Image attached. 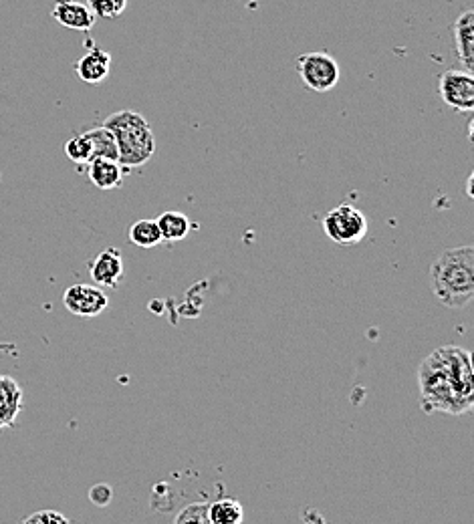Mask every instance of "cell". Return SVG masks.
Wrapping results in <instances>:
<instances>
[{
  "label": "cell",
  "instance_id": "5b68a950",
  "mask_svg": "<svg viewBox=\"0 0 474 524\" xmlns=\"http://www.w3.org/2000/svg\"><path fill=\"white\" fill-rule=\"evenodd\" d=\"M297 71L303 85L315 93H327L337 87L341 79L339 63L325 51L303 53L297 59Z\"/></svg>",
  "mask_w": 474,
  "mask_h": 524
},
{
  "label": "cell",
  "instance_id": "4fadbf2b",
  "mask_svg": "<svg viewBox=\"0 0 474 524\" xmlns=\"http://www.w3.org/2000/svg\"><path fill=\"white\" fill-rule=\"evenodd\" d=\"M124 168L115 160L95 158L87 164V176L91 184L99 190H115L124 184Z\"/></svg>",
  "mask_w": 474,
  "mask_h": 524
},
{
  "label": "cell",
  "instance_id": "ffe728a7",
  "mask_svg": "<svg viewBox=\"0 0 474 524\" xmlns=\"http://www.w3.org/2000/svg\"><path fill=\"white\" fill-rule=\"evenodd\" d=\"M174 524H210L208 518V504L194 502L182 508L174 520Z\"/></svg>",
  "mask_w": 474,
  "mask_h": 524
},
{
  "label": "cell",
  "instance_id": "8992f818",
  "mask_svg": "<svg viewBox=\"0 0 474 524\" xmlns=\"http://www.w3.org/2000/svg\"><path fill=\"white\" fill-rule=\"evenodd\" d=\"M440 99L454 111L474 109V77L464 69H448L438 79Z\"/></svg>",
  "mask_w": 474,
  "mask_h": 524
},
{
  "label": "cell",
  "instance_id": "cb8c5ba5",
  "mask_svg": "<svg viewBox=\"0 0 474 524\" xmlns=\"http://www.w3.org/2000/svg\"><path fill=\"white\" fill-rule=\"evenodd\" d=\"M0 430H3V428H0Z\"/></svg>",
  "mask_w": 474,
  "mask_h": 524
},
{
  "label": "cell",
  "instance_id": "7a4b0ae2",
  "mask_svg": "<svg viewBox=\"0 0 474 524\" xmlns=\"http://www.w3.org/2000/svg\"><path fill=\"white\" fill-rule=\"evenodd\" d=\"M432 291L440 305L464 309L474 297V246L444 250L430 267Z\"/></svg>",
  "mask_w": 474,
  "mask_h": 524
},
{
  "label": "cell",
  "instance_id": "e0dca14e",
  "mask_svg": "<svg viewBox=\"0 0 474 524\" xmlns=\"http://www.w3.org/2000/svg\"><path fill=\"white\" fill-rule=\"evenodd\" d=\"M91 144H93V160L95 158H103V160H115L120 158V152H117V144L115 138L111 136V131L105 129L103 125L93 127L87 131Z\"/></svg>",
  "mask_w": 474,
  "mask_h": 524
},
{
  "label": "cell",
  "instance_id": "277c9868",
  "mask_svg": "<svg viewBox=\"0 0 474 524\" xmlns=\"http://www.w3.org/2000/svg\"><path fill=\"white\" fill-rule=\"evenodd\" d=\"M323 230L335 244L353 246L366 238L368 218L360 208L343 202L327 212V216L323 218Z\"/></svg>",
  "mask_w": 474,
  "mask_h": 524
},
{
  "label": "cell",
  "instance_id": "7c38bea8",
  "mask_svg": "<svg viewBox=\"0 0 474 524\" xmlns=\"http://www.w3.org/2000/svg\"><path fill=\"white\" fill-rule=\"evenodd\" d=\"M21 408L23 389L13 377L0 375V428L13 426L21 414Z\"/></svg>",
  "mask_w": 474,
  "mask_h": 524
},
{
  "label": "cell",
  "instance_id": "603a6c76",
  "mask_svg": "<svg viewBox=\"0 0 474 524\" xmlns=\"http://www.w3.org/2000/svg\"><path fill=\"white\" fill-rule=\"evenodd\" d=\"M472 180H474V174H470V176H468V180H466V194H468V198H470V200L474 198V194H472Z\"/></svg>",
  "mask_w": 474,
  "mask_h": 524
},
{
  "label": "cell",
  "instance_id": "44dd1931",
  "mask_svg": "<svg viewBox=\"0 0 474 524\" xmlns=\"http://www.w3.org/2000/svg\"><path fill=\"white\" fill-rule=\"evenodd\" d=\"M21 524H71V522H69V518H67L63 512L45 508V510L33 512V514L27 516Z\"/></svg>",
  "mask_w": 474,
  "mask_h": 524
},
{
  "label": "cell",
  "instance_id": "9c48e42d",
  "mask_svg": "<svg viewBox=\"0 0 474 524\" xmlns=\"http://www.w3.org/2000/svg\"><path fill=\"white\" fill-rule=\"evenodd\" d=\"M51 17L65 29L71 31H91L95 27V15L91 9L83 3H77V0H57L53 5Z\"/></svg>",
  "mask_w": 474,
  "mask_h": 524
},
{
  "label": "cell",
  "instance_id": "d6986e66",
  "mask_svg": "<svg viewBox=\"0 0 474 524\" xmlns=\"http://www.w3.org/2000/svg\"><path fill=\"white\" fill-rule=\"evenodd\" d=\"M87 7L95 15V19H117L126 13L128 0H89Z\"/></svg>",
  "mask_w": 474,
  "mask_h": 524
},
{
  "label": "cell",
  "instance_id": "5bb4252c",
  "mask_svg": "<svg viewBox=\"0 0 474 524\" xmlns=\"http://www.w3.org/2000/svg\"><path fill=\"white\" fill-rule=\"evenodd\" d=\"M158 228L164 242H180L190 234V218L182 212L168 210L158 216Z\"/></svg>",
  "mask_w": 474,
  "mask_h": 524
},
{
  "label": "cell",
  "instance_id": "7402d4cb",
  "mask_svg": "<svg viewBox=\"0 0 474 524\" xmlns=\"http://www.w3.org/2000/svg\"><path fill=\"white\" fill-rule=\"evenodd\" d=\"M89 500L91 504L99 506V508H105L111 500H113V490L109 484H95L91 490H89Z\"/></svg>",
  "mask_w": 474,
  "mask_h": 524
},
{
  "label": "cell",
  "instance_id": "52a82bcc",
  "mask_svg": "<svg viewBox=\"0 0 474 524\" xmlns=\"http://www.w3.org/2000/svg\"><path fill=\"white\" fill-rule=\"evenodd\" d=\"M63 305L71 315L97 317L107 309L109 297L103 293V289L95 285L77 283L63 293Z\"/></svg>",
  "mask_w": 474,
  "mask_h": 524
},
{
  "label": "cell",
  "instance_id": "2e32d148",
  "mask_svg": "<svg viewBox=\"0 0 474 524\" xmlns=\"http://www.w3.org/2000/svg\"><path fill=\"white\" fill-rule=\"evenodd\" d=\"M130 242L140 246V248H146V250L160 246L164 240H162L158 222L152 220V218H142V220L134 222L130 226Z\"/></svg>",
  "mask_w": 474,
  "mask_h": 524
},
{
  "label": "cell",
  "instance_id": "30bf717a",
  "mask_svg": "<svg viewBox=\"0 0 474 524\" xmlns=\"http://www.w3.org/2000/svg\"><path fill=\"white\" fill-rule=\"evenodd\" d=\"M77 77L83 83L89 85H99L103 81H107L109 73H111V53L99 49V47H91L75 65Z\"/></svg>",
  "mask_w": 474,
  "mask_h": 524
},
{
  "label": "cell",
  "instance_id": "9a60e30c",
  "mask_svg": "<svg viewBox=\"0 0 474 524\" xmlns=\"http://www.w3.org/2000/svg\"><path fill=\"white\" fill-rule=\"evenodd\" d=\"M210 524H243L245 508L234 498H220L208 504Z\"/></svg>",
  "mask_w": 474,
  "mask_h": 524
},
{
  "label": "cell",
  "instance_id": "3957f363",
  "mask_svg": "<svg viewBox=\"0 0 474 524\" xmlns=\"http://www.w3.org/2000/svg\"><path fill=\"white\" fill-rule=\"evenodd\" d=\"M103 127L115 138L117 152H120L117 162L124 170L142 168L154 158L156 138L150 121L142 113L134 109L115 111L103 121Z\"/></svg>",
  "mask_w": 474,
  "mask_h": 524
},
{
  "label": "cell",
  "instance_id": "8fae6325",
  "mask_svg": "<svg viewBox=\"0 0 474 524\" xmlns=\"http://www.w3.org/2000/svg\"><path fill=\"white\" fill-rule=\"evenodd\" d=\"M454 33V45L460 63L464 65V71L472 73L474 69V13L466 9L458 15L452 27Z\"/></svg>",
  "mask_w": 474,
  "mask_h": 524
},
{
  "label": "cell",
  "instance_id": "6da1fadb",
  "mask_svg": "<svg viewBox=\"0 0 474 524\" xmlns=\"http://www.w3.org/2000/svg\"><path fill=\"white\" fill-rule=\"evenodd\" d=\"M420 404L426 414L462 416L474 404V371L468 349L444 345L434 349L418 369Z\"/></svg>",
  "mask_w": 474,
  "mask_h": 524
},
{
  "label": "cell",
  "instance_id": "ac0fdd59",
  "mask_svg": "<svg viewBox=\"0 0 474 524\" xmlns=\"http://www.w3.org/2000/svg\"><path fill=\"white\" fill-rule=\"evenodd\" d=\"M65 156L77 166H87L93 160V144H91V138H89L87 131H85V134L73 136L65 144Z\"/></svg>",
  "mask_w": 474,
  "mask_h": 524
},
{
  "label": "cell",
  "instance_id": "ba28073f",
  "mask_svg": "<svg viewBox=\"0 0 474 524\" xmlns=\"http://www.w3.org/2000/svg\"><path fill=\"white\" fill-rule=\"evenodd\" d=\"M89 275L95 287L115 289L124 281V258L117 248L101 250L89 265Z\"/></svg>",
  "mask_w": 474,
  "mask_h": 524
}]
</instances>
